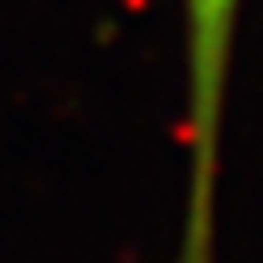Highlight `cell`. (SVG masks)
Masks as SVG:
<instances>
[{
	"instance_id": "obj_1",
	"label": "cell",
	"mask_w": 263,
	"mask_h": 263,
	"mask_svg": "<svg viewBox=\"0 0 263 263\" xmlns=\"http://www.w3.org/2000/svg\"><path fill=\"white\" fill-rule=\"evenodd\" d=\"M183 5H187V132H191L183 263H212L221 115H225L229 55H234V26L242 0H183Z\"/></svg>"
}]
</instances>
